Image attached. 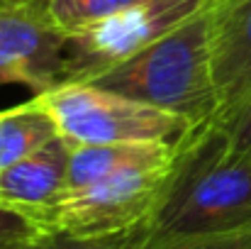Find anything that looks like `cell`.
I'll list each match as a JSON object with an SVG mask.
<instances>
[{"mask_svg": "<svg viewBox=\"0 0 251 249\" xmlns=\"http://www.w3.org/2000/svg\"><path fill=\"white\" fill-rule=\"evenodd\" d=\"M220 127L227 132L232 152L244 159H251V100L227 125H220Z\"/></svg>", "mask_w": 251, "mask_h": 249, "instance_id": "5bb4252c", "label": "cell"}, {"mask_svg": "<svg viewBox=\"0 0 251 249\" xmlns=\"http://www.w3.org/2000/svg\"><path fill=\"white\" fill-rule=\"evenodd\" d=\"M173 157V144L168 142H134V144H93L71 147L66 193L85 188L110 173H117L127 166L164 162Z\"/></svg>", "mask_w": 251, "mask_h": 249, "instance_id": "9c48e42d", "label": "cell"}, {"mask_svg": "<svg viewBox=\"0 0 251 249\" xmlns=\"http://www.w3.org/2000/svg\"><path fill=\"white\" fill-rule=\"evenodd\" d=\"M210 2L212 0H139L98 25L69 34V83H83L134 56Z\"/></svg>", "mask_w": 251, "mask_h": 249, "instance_id": "5b68a950", "label": "cell"}, {"mask_svg": "<svg viewBox=\"0 0 251 249\" xmlns=\"http://www.w3.org/2000/svg\"><path fill=\"white\" fill-rule=\"evenodd\" d=\"M69 159L71 144L59 135L34 154L5 166L0 171V205L25 213L42 225L44 215L66 193Z\"/></svg>", "mask_w": 251, "mask_h": 249, "instance_id": "ba28073f", "label": "cell"}, {"mask_svg": "<svg viewBox=\"0 0 251 249\" xmlns=\"http://www.w3.org/2000/svg\"><path fill=\"white\" fill-rule=\"evenodd\" d=\"M173 157L127 166L85 188L64 193L42 225L74 237H115L139 227L159 205Z\"/></svg>", "mask_w": 251, "mask_h": 249, "instance_id": "277c9868", "label": "cell"}, {"mask_svg": "<svg viewBox=\"0 0 251 249\" xmlns=\"http://www.w3.org/2000/svg\"><path fill=\"white\" fill-rule=\"evenodd\" d=\"M44 227L25 213L0 205V249H29Z\"/></svg>", "mask_w": 251, "mask_h": 249, "instance_id": "7c38bea8", "label": "cell"}, {"mask_svg": "<svg viewBox=\"0 0 251 249\" xmlns=\"http://www.w3.org/2000/svg\"><path fill=\"white\" fill-rule=\"evenodd\" d=\"M34 100L51 115L59 135L71 147L134 142L173 144L190 130V125L173 112L90 83H64L34 95Z\"/></svg>", "mask_w": 251, "mask_h": 249, "instance_id": "3957f363", "label": "cell"}, {"mask_svg": "<svg viewBox=\"0 0 251 249\" xmlns=\"http://www.w3.org/2000/svg\"><path fill=\"white\" fill-rule=\"evenodd\" d=\"M54 137H59L56 122L34 98L0 110V171L34 154Z\"/></svg>", "mask_w": 251, "mask_h": 249, "instance_id": "30bf717a", "label": "cell"}, {"mask_svg": "<svg viewBox=\"0 0 251 249\" xmlns=\"http://www.w3.org/2000/svg\"><path fill=\"white\" fill-rule=\"evenodd\" d=\"M210 56L217 90L212 122L227 125L251 100V0L210 2Z\"/></svg>", "mask_w": 251, "mask_h": 249, "instance_id": "52a82bcc", "label": "cell"}, {"mask_svg": "<svg viewBox=\"0 0 251 249\" xmlns=\"http://www.w3.org/2000/svg\"><path fill=\"white\" fill-rule=\"evenodd\" d=\"M29 249H120V235L115 237H74L56 230H44Z\"/></svg>", "mask_w": 251, "mask_h": 249, "instance_id": "4fadbf2b", "label": "cell"}, {"mask_svg": "<svg viewBox=\"0 0 251 249\" xmlns=\"http://www.w3.org/2000/svg\"><path fill=\"white\" fill-rule=\"evenodd\" d=\"M173 249H251V227L239 230V232H229V235H220V237H210V240H200V242H190V245Z\"/></svg>", "mask_w": 251, "mask_h": 249, "instance_id": "9a60e30c", "label": "cell"}, {"mask_svg": "<svg viewBox=\"0 0 251 249\" xmlns=\"http://www.w3.org/2000/svg\"><path fill=\"white\" fill-rule=\"evenodd\" d=\"M251 227V159L232 152L217 122L190 127L173 142V164L154 213L120 249H173Z\"/></svg>", "mask_w": 251, "mask_h": 249, "instance_id": "6da1fadb", "label": "cell"}, {"mask_svg": "<svg viewBox=\"0 0 251 249\" xmlns=\"http://www.w3.org/2000/svg\"><path fill=\"white\" fill-rule=\"evenodd\" d=\"M69 34L47 12V0H0V85L34 95L69 83Z\"/></svg>", "mask_w": 251, "mask_h": 249, "instance_id": "8992f818", "label": "cell"}, {"mask_svg": "<svg viewBox=\"0 0 251 249\" xmlns=\"http://www.w3.org/2000/svg\"><path fill=\"white\" fill-rule=\"evenodd\" d=\"M134 2L139 0H47V12L64 34H74L117 15Z\"/></svg>", "mask_w": 251, "mask_h": 249, "instance_id": "8fae6325", "label": "cell"}, {"mask_svg": "<svg viewBox=\"0 0 251 249\" xmlns=\"http://www.w3.org/2000/svg\"><path fill=\"white\" fill-rule=\"evenodd\" d=\"M83 83L173 112L190 127L215 120L217 90L210 56V5L134 56Z\"/></svg>", "mask_w": 251, "mask_h": 249, "instance_id": "7a4b0ae2", "label": "cell"}]
</instances>
